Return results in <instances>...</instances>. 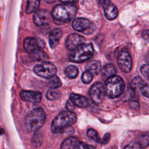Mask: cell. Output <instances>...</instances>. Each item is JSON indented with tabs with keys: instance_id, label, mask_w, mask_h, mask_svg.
<instances>
[{
	"instance_id": "cell-24",
	"label": "cell",
	"mask_w": 149,
	"mask_h": 149,
	"mask_svg": "<svg viewBox=\"0 0 149 149\" xmlns=\"http://www.w3.org/2000/svg\"><path fill=\"white\" fill-rule=\"evenodd\" d=\"M48 86L51 89H56L62 86V83L59 78L55 75L49 79Z\"/></svg>"
},
{
	"instance_id": "cell-33",
	"label": "cell",
	"mask_w": 149,
	"mask_h": 149,
	"mask_svg": "<svg viewBox=\"0 0 149 149\" xmlns=\"http://www.w3.org/2000/svg\"><path fill=\"white\" fill-rule=\"evenodd\" d=\"M140 91L143 95L146 97L147 98L149 97V93H148V84L147 83H145L143 86H142L140 88Z\"/></svg>"
},
{
	"instance_id": "cell-20",
	"label": "cell",
	"mask_w": 149,
	"mask_h": 149,
	"mask_svg": "<svg viewBox=\"0 0 149 149\" xmlns=\"http://www.w3.org/2000/svg\"><path fill=\"white\" fill-rule=\"evenodd\" d=\"M79 139L75 137H70L65 139L61 145V149H73Z\"/></svg>"
},
{
	"instance_id": "cell-9",
	"label": "cell",
	"mask_w": 149,
	"mask_h": 149,
	"mask_svg": "<svg viewBox=\"0 0 149 149\" xmlns=\"http://www.w3.org/2000/svg\"><path fill=\"white\" fill-rule=\"evenodd\" d=\"M91 100L95 104H100L104 97V86L100 82L95 83L90 88L88 92Z\"/></svg>"
},
{
	"instance_id": "cell-12",
	"label": "cell",
	"mask_w": 149,
	"mask_h": 149,
	"mask_svg": "<svg viewBox=\"0 0 149 149\" xmlns=\"http://www.w3.org/2000/svg\"><path fill=\"white\" fill-rule=\"evenodd\" d=\"M102 6L104 8L105 17L109 20L115 19L118 14L117 8L109 1H104L102 2Z\"/></svg>"
},
{
	"instance_id": "cell-8",
	"label": "cell",
	"mask_w": 149,
	"mask_h": 149,
	"mask_svg": "<svg viewBox=\"0 0 149 149\" xmlns=\"http://www.w3.org/2000/svg\"><path fill=\"white\" fill-rule=\"evenodd\" d=\"M118 65L120 69L124 73H128L132 67L131 56L126 48H123L119 52L117 58Z\"/></svg>"
},
{
	"instance_id": "cell-22",
	"label": "cell",
	"mask_w": 149,
	"mask_h": 149,
	"mask_svg": "<svg viewBox=\"0 0 149 149\" xmlns=\"http://www.w3.org/2000/svg\"><path fill=\"white\" fill-rule=\"evenodd\" d=\"M40 6V1L37 0L28 1L26 8V12L27 13H31L37 10Z\"/></svg>"
},
{
	"instance_id": "cell-18",
	"label": "cell",
	"mask_w": 149,
	"mask_h": 149,
	"mask_svg": "<svg viewBox=\"0 0 149 149\" xmlns=\"http://www.w3.org/2000/svg\"><path fill=\"white\" fill-rule=\"evenodd\" d=\"M116 72L117 70L115 66L112 63H108L104 65L101 69L102 74L107 79L115 76Z\"/></svg>"
},
{
	"instance_id": "cell-37",
	"label": "cell",
	"mask_w": 149,
	"mask_h": 149,
	"mask_svg": "<svg viewBox=\"0 0 149 149\" xmlns=\"http://www.w3.org/2000/svg\"><path fill=\"white\" fill-rule=\"evenodd\" d=\"M142 36L143 37V38L146 40H148V30H146V31H144L143 33V34H142Z\"/></svg>"
},
{
	"instance_id": "cell-23",
	"label": "cell",
	"mask_w": 149,
	"mask_h": 149,
	"mask_svg": "<svg viewBox=\"0 0 149 149\" xmlns=\"http://www.w3.org/2000/svg\"><path fill=\"white\" fill-rule=\"evenodd\" d=\"M135 94V90L131 88L130 86L127 88L126 90H124L123 93L121 94V100L123 101H127L132 98Z\"/></svg>"
},
{
	"instance_id": "cell-25",
	"label": "cell",
	"mask_w": 149,
	"mask_h": 149,
	"mask_svg": "<svg viewBox=\"0 0 149 149\" xmlns=\"http://www.w3.org/2000/svg\"><path fill=\"white\" fill-rule=\"evenodd\" d=\"M61 96V93L56 89H49L46 93V97L49 100L58 99Z\"/></svg>"
},
{
	"instance_id": "cell-21",
	"label": "cell",
	"mask_w": 149,
	"mask_h": 149,
	"mask_svg": "<svg viewBox=\"0 0 149 149\" xmlns=\"http://www.w3.org/2000/svg\"><path fill=\"white\" fill-rule=\"evenodd\" d=\"M65 73L68 77L74 79L79 74V69L74 65H69L65 69Z\"/></svg>"
},
{
	"instance_id": "cell-2",
	"label": "cell",
	"mask_w": 149,
	"mask_h": 149,
	"mask_svg": "<svg viewBox=\"0 0 149 149\" xmlns=\"http://www.w3.org/2000/svg\"><path fill=\"white\" fill-rule=\"evenodd\" d=\"M77 115L72 111L62 112L58 115L52 120L51 130L54 133H63L67 128L76 123Z\"/></svg>"
},
{
	"instance_id": "cell-13",
	"label": "cell",
	"mask_w": 149,
	"mask_h": 149,
	"mask_svg": "<svg viewBox=\"0 0 149 149\" xmlns=\"http://www.w3.org/2000/svg\"><path fill=\"white\" fill-rule=\"evenodd\" d=\"M22 100L29 102H38L42 98V94L39 91L23 90L20 93Z\"/></svg>"
},
{
	"instance_id": "cell-3",
	"label": "cell",
	"mask_w": 149,
	"mask_h": 149,
	"mask_svg": "<svg viewBox=\"0 0 149 149\" xmlns=\"http://www.w3.org/2000/svg\"><path fill=\"white\" fill-rule=\"evenodd\" d=\"M45 119L46 115L44 109L41 107L36 108L26 116L25 127L29 132H36L43 126Z\"/></svg>"
},
{
	"instance_id": "cell-26",
	"label": "cell",
	"mask_w": 149,
	"mask_h": 149,
	"mask_svg": "<svg viewBox=\"0 0 149 149\" xmlns=\"http://www.w3.org/2000/svg\"><path fill=\"white\" fill-rule=\"evenodd\" d=\"M144 84L145 82L143 80V79L140 77L137 76L133 78L130 83V87L133 89L136 90L137 88H140Z\"/></svg>"
},
{
	"instance_id": "cell-27",
	"label": "cell",
	"mask_w": 149,
	"mask_h": 149,
	"mask_svg": "<svg viewBox=\"0 0 149 149\" xmlns=\"http://www.w3.org/2000/svg\"><path fill=\"white\" fill-rule=\"evenodd\" d=\"M87 135L89 138H90L96 143H100L101 139L100 136L95 130L91 128L88 129L87 131Z\"/></svg>"
},
{
	"instance_id": "cell-17",
	"label": "cell",
	"mask_w": 149,
	"mask_h": 149,
	"mask_svg": "<svg viewBox=\"0 0 149 149\" xmlns=\"http://www.w3.org/2000/svg\"><path fill=\"white\" fill-rule=\"evenodd\" d=\"M86 69L93 74L97 75L101 70V63L99 61L94 60L88 62L86 65Z\"/></svg>"
},
{
	"instance_id": "cell-6",
	"label": "cell",
	"mask_w": 149,
	"mask_h": 149,
	"mask_svg": "<svg viewBox=\"0 0 149 149\" xmlns=\"http://www.w3.org/2000/svg\"><path fill=\"white\" fill-rule=\"evenodd\" d=\"M33 71L37 75L48 79L55 76L57 72L55 65L48 61L42 62L35 65Z\"/></svg>"
},
{
	"instance_id": "cell-5",
	"label": "cell",
	"mask_w": 149,
	"mask_h": 149,
	"mask_svg": "<svg viewBox=\"0 0 149 149\" xmlns=\"http://www.w3.org/2000/svg\"><path fill=\"white\" fill-rule=\"evenodd\" d=\"M94 54V48L91 43L83 44L73 51L69 55V61L75 63H82L89 60Z\"/></svg>"
},
{
	"instance_id": "cell-7",
	"label": "cell",
	"mask_w": 149,
	"mask_h": 149,
	"mask_svg": "<svg viewBox=\"0 0 149 149\" xmlns=\"http://www.w3.org/2000/svg\"><path fill=\"white\" fill-rule=\"evenodd\" d=\"M73 28L77 31L81 32L86 35L91 34L95 30V25L86 18L75 19L72 23Z\"/></svg>"
},
{
	"instance_id": "cell-36",
	"label": "cell",
	"mask_w": 149,
	"mask_h": 149,
	"mask_svg": "<svg viewBox=\"0 0 149 149\" xmlns=\"http://www.w3.org/2000/svg\"><path fill=\"white\" fill-rule=\"evenodd\" d=\"M66 108L69 110V111H72V110H73L75 108L74 105L72 103V102L69 99L67 101V102L66 104Z\"/></svg>"
},
{
	"instance_id": "cell-35",
	"label": "cell",
	"mask_w": 149,
	"mask_h": 149,
	"mask_svg": "<svg viewBox=\"0 0 149 149\" xmlns=\"http://www.w3.org/2000/svg\"><path fill=\"white\" fill-rule=\"evenodd\" d=\"M129 105L131 108L134 110H139L140 109V104L137 101H131L129 103Z\"/></svg>"
},
{
	"instance_id": "cell-11",
	"label": "cell",
	"mask_w": 149,
	"mask_h": 149,
	"mask_svg": "<svg viewBox=\"0 0 149 149\" xmlns=\"http://www.w3.org/2000/svg\"><path fill=\"white\" fill-rule=\"evenodd\" d=\"M84 37L77 33L70 34L65 41V46L68 50L73 51L84 42Z\"/></svg>"
},
{
	"instance_id": "cell-19",
	"label": "cell",
	"mask_w": 149,
	"mask_h": 149,
	"mask_svg": "<svg viewBox=\"0 0 149 149\" xmlns=\"http://www.w3.org/2000/svg\"><path fill=\"white\" fill-rule=\"evenodd\" d=\"M30 55L31 59L36 61H40V62L41 61L42 62H45L47 59H48V56L47 54L44 51H43L40 49L34 51L33 53L30 54Z\"/></svg>"
},
{
	"instance_id": "cell-28",
	"label": "cell",
	"mask_w": 149,
	"mask_h": 149,
	"mask_svg": "<svg viewBox=\"0 0 149 149\" xmlns=\"http://www.w3.org/2000/svg\"><path fill=\"white\" fill-rule=\"evenodd\" d=\"M93 77V74L89 71L86 70L83 73L81 79L83 83L88 84L92 81Z\"/></svg>"
},
{
	"instance_id": "cell-15",
	"label": "cell",
	"mask_w": 149,
	"mask_h": 149,
	"mask_svg": "<svg viewBox=\"0 0 149 149\" xmlns=\"http://www.w3.org/2000/svg\"><path fill=\"white\" fill-rule=\"evenodd\" d=\"M62 37V31L59 29H55L49 35V44L51 48H55L58 45Z\"/></svg>"
},
{
	"instance_id": "cell-1",
	"label": "cell",
	"mask_w": 149,
	"mask_h": 149,
	"mask_svg": "<svg viewBox=\"0 0 149 149\" xmlns=\"http://www.w3.org/2000/svg\"><path fill=\"white\" fill-rule=\"evenodd\" d=\"M77 8L73 4H58L52 9L51 16L55 23H65L72 20L76 16Z\"/></svg>"
},
{
	"instance_id": "cell-30",
	"label": "cell",
	"mask_w": 149,
	"mask_h": 149,
	"mask_svg": "<svg viewBox=\"0 0 149 149\" xmlns=\"http://www.w3.org/2000/svg\"><path fill=\"white\" fill-rule=\"evenodd\" d=\"M123 149H143L137 141H132L125 146Z\"/></svg>"
},
{
	"instance_id": "cell-4",
	"label": "cell",
	"mask_w": 149,
	"mask_h": 149,
	"mask_svg": "<svg viewBox=\"0 0 149 149\" xmlns=\"http://www.w3.org/2000/svg\"><path fill=\"white\" fill-rule=\"evenodd\" d=\"M104 88L106 96L109 98H115L123 93L125 88V84L120 76L115 75L106 80Z\"/></svg>"
},
{
	"instance_id": "cell-34",
	"label": "cell",
	"mask_w": 149,
	"mask_h": 149,
	"mask_svg": "<svg viewBox=\"0 0 149 149\" xmlns=\"http://www.w3.org/2000/svg\"><path fill=\"white\" fill-rule=\"evenodd\" d=\"M110 139H111V134L109 133H107L104 134V137L101 140L100 143L102 144H106L109 142Z\"/></svg>"
},
{
	"instance_id": "cell-16",
	"label": "cell",
	"mask_w": 149,
	"mask_h": 149,
	"mask_svg": "<svg viewBox=\"0 0 149 149\" xmlns=\"http://www.w3.org/2000/svg\"><path fill=\"white\" fill-rule=\"evenodd\" d=\"M69 100L74 106L80 108H86L88 104V101L86 97L76 93H71L69 96Z\"/></svg>"
},
{
	"instance_id": "cell-14",
	"label": "cell",
	"mask_w": 149,
	"mask_h": 149,
	"mask_svg": "<svg viewBox=\"0 0 149 149\" xmlns=\"http://www.w3.org/2000/svg\"><path fill=\"white\" fill-rule=\"evenodd\" d=\"M23 47L25 51L30 54L37 49H41L38 45V40L34 37L25 38L23 42Z\"/></svg>"
},
{
	"instance_id": "cell-10",
	"label": "cell",
	"mask_w": 149,
	"mask_h": 149,
	"mask_svg": "<svg viewBox=\"0 0 149 149\" xmlns=\"http://www.w3.org/2000/svg\"><path fill=\"white\" fill-rule=\"evenodd\" d=\"M51 14L45 9L37 10L33 16V22L38 26L48 25L51 20Z\"/></svg>"
},
{
	"instance_id": "cell-32",
	"label": "cell",
	"mask_w": 149,
	"mask_h": 149,
	"mask_svg": "<svg viewBox=\"0 0 149 149\" xmlns=\"http://www.w3.org/2000/svg\"><path fill=\"white\" fill-rule=\"evenodd\" d=\"M73 149H89V148L87 144H86L84 142L80 141L79 140L75 144Z\"/></svg>"
},
{
	"instance_id": "cell-31",
	"label": "cell",
	"mask_w": 149,
	"mask_h": 149,
	"mask_svg": "<svg viewBox=\"0 0 149 149\" xmlns=\"http://www.w3.org/2000/svg\"><path fill=\"white\" fill-rule=\"evenodd\" d=\"M140 72L141 74L147 79H148V65H143L140 68Z\"/></svg>"
},
{
	"instance_id": "cell-29",
	"label": "cell",
	"mask_w": 149,
	"mask_h": 149,
	"mask_svg": "<svg viewBox=\"0 0 149 149\" xmlns=\"http://www.w3.org/2000/svg\"><path fill=\"white\" fill-rule=\"evenodd\" d=\"M140 145L141 146V147L145 148L147 147L148 146L149 143V139H148V133H146L143 134H142L140 138L139 141H137Z\"/></svg>"
}]
</instances>
